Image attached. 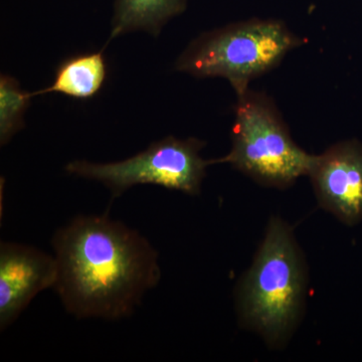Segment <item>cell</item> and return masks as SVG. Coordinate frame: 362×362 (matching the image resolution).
<instances>
[{
  "instance_id": "1",
  "label": "cell",
  "mask_w": 362,
  "mask_h": 362,
  "mask_svg": "<svg viewBox=\"0 0 362 362\" xmlns=\"http://www.w3.org/2000/svg\"><path fill=\"white\" fill-rule=\"evenodd\" d=\"M54 289L77 318L130 316L160 280L158 254L148 240L105 216H80L54 233Z\"/></svg>"
},
{
  "instance_id": "8",
  "label": "cell",
  "mask_w": 362,
  "mask_h": 362,
  "mask_svg": "<svg viewBox=\"0 0 362 362\" xmlns=\"http://www.w3.org/2000/svg\"><path fill=\"white\" fill-rule=\"evenodd\" d=\"M187 0H116L110 40L136 30L158 37L169 21L185 13Z\"/></svg>"
},
{
  "instance_id": "5",
  "label": "cell",
  "mask_w": 362,
  "mask_h": 362,
  "mask_svg": "<svg viewBox=\"0 0 362 362\" xmlns=\"http://www.w3.org/2000/svg\"><path fill=\"white\" fill-rule=\"evenodd\" d=\"M206 142L197 138H163L123 161L93 163L76 160L66 164L69 175L99 181L113 197L138 185H154L190 195L201 192L206 169L211 165L201 151Z\"/></svg>"
},
{
  "instance_id": "9",
  "label": "cell",
  "mask_w": 362,
  "mask_h": 362,
  "mask_svg": "<svg viewBox=\"0 0 362 362\" xmlns=\"http://www.w3.org/2000/svg\"><path fill=\"white\" fill-rule=\"evenodd\" d=\"M106 76L103 52L78 54L64 61L56 71L52 84L33 92V96L59 93L75 99H89L101 89Z\"/></svg>"
},
{
  "instance_id": "10",
  "label": "cell",
  "mask_w": 362,
  "mask_h": 362,
  "mask_svg": "<svg viewBox=\"0 0 362 362\" xmlns=\"http://www.w3.org/2000/svg\"><path fill=\"white\" fill-rule=\"evenodd\" d=\"M33 93L21 89L20 82L11 76L0 77V143L11 141L25 126L23 116L30 107Z\"/></svg>"
},
{
  "instance_id": "2",
  "label": "cell",
  "mask_w": 362,
  "mask_h": 362,
  "mask_svg": "<svg viewBox=\"0 0 362 362\" xmlns=\"http://www.w3.org/2000/svg\"><path fill=\"white\" fill-rule=\"evenodd\" d=\"M306 287V267L291 228L280 218H272L240 284L243 321L271 345L286 341L301 317Z\"/></svg>"
},
{
  "instance_id": "3",
  "label": "cell",
  "mask_w": 362,
  "mask_h": 362,
  "mask_svg": "<svg viewBox=\"0 0 362 362\" xmlns=\"http://www.w3.org/2000/svg\"><path fill=\"white\" fill-rule=\"evenodd\" d=\"M304 42L282 21L251 18L202 33L181 52L175 69L192 77L226 78L239 96Z\"/></svg>"
},
{
  "instance_id": "6",
  "label": "cell",
  "mask_w": 362,
  "mask_h": 362,
  "mask_svg": "<svg viewBox=\"0 0 362 362\" xmlns=\"http://www.w3.org/2000/svg\"><path fill=\"white\" fill-rule=\"evenodd\" d=\"M308 175L321 206L346 225L362 221V144L358 140L338 142L314 156Z\"/></svg>"
},
{
  "instance_id": "7",
  "label": "cell",
  "mask_w": 362,
  "mask_h": 362,
  "mask_svg": "<svg viewBox=\"0 0 362 362\" xmlns=\"http://www.w3.org/2000/svg\"><path fill=\"white\" fill-rule=\"evenodd\" d=\"M58 279L54 257L35 247L0 245V328L6 329L39 293L54 288Z\"/></svg>"
},
{
  "instance_id": "4",
  "label": "cell",
  "mask_w": 362,
  "mask_h": 362,
  "mask_svg": "<svg viewBox=\"0 0 362 362\" xmlns=\"http://www.w3.org/2000/svg\"><path fill=\"white\" fill-rule=\"evenodd\" d=\"M235 106L232 150L209 164L228 163L266 187L286 188L308 175L314 156L292 139L273 99L247 89Z\"/></svg>"
}]
</instances>
